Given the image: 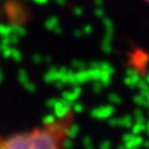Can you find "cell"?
<instances>
[{
    "instance_id": "d4e9b609",
    "label": "cell",
    "mask_w": 149,
    "mask_h": 149,
    "mask_svg": "<svg viewBox=\"0 0 149 149\" xmlns=\"http://www.w3.org/2000/svg\"><path fill=\"white\" fill-rule=\"evenodd\" d=\"M147 82H148V85H149V74H148V76H147V80H146Z\"/></svg>"
},
{
    "instance_id": "52a82bcc",
    "label": "cell",
    "mask_w": 149,
    "mask_h": 149,
    "mask_svg": "<svg viewBox=\"0 0 149 149\" xmlns=\"http://www.w3.org/2000/svg\"><path fill=\"white\" fill-rule=\"evenodd\" d=\"M17 78H19V82L22 83L24 85V87L27 85V83H30V78H29V74H27V72L25 71V70H20L17 73Z\"/></svg>"
},
{
    "instance_id": "5b68a950",
    "label": "cell",
    "mask_w": 149,
    "mask_h": 149,
    "mask_svg": "<svg viewBox=\"0 0 149 149\" xmlns=\"http://www.w3.org/2000/svg\"><path fill=\"white\" fill-rule=\"evenodd\" d=\"M80 95H81V88L78 87V86H76L71 91L63 92L62 93V100L68 102V103H72V102H74V101L78 98V97H80Z\"/></svg>"
},
{
    "instance_id": "4fadbf2b",
    "label": "cell",
    "mask_w": 149,
    "mask_h": 149,
    "mask_svg": "<svg viewBox=\"0 0 149 149\" xmlns=\"http://www.w3.org/2000/svg\"><path fill=\"white\" fill-rule=\"evenodd\" d=\"M108 98L109 101L112 102V103H116V104H118L122 102V98H120V96H118L117 93H109L108 95Z\"/></svg>"
},
{
    "instance_id": "30bf717a",
    "label": "cell",
    "mask_w": 149,
    "mask_h": 149,
    "mask_svg": "<svg viewBox=\"0 0 149 149\" xmlns=\"http://www.w3.org/2000/svg\"><path fill=\"white\" fill-rule=\"evenodd\" d=\"M134 102H136L137 104H139L141 107H146L147 108V98H146V96H143V95H137V96H134Z\"/></svg>"
},
{
    "instance_id": "9c48e42d",
    "label": "cell",
    "mask_w": 149,
    "mask_h": 149,
    "mask_svg": "<svg viewBox=\"0 0 149 149\" xmlns=\"http://www.w3.org/2000/svg\"><path fill=\"white\" fill-rule=\"evenodd\" d=\"M103 25H104V29H106V32L108 35H113V30H114V24L111 19H106L103 17Z\"/></svg>"
},
{
    "instance_id": "8fae6325",
    "label": "cell",
    "mask_w": 149,
    "mask_h": 149,
    "mask_svg": "<svg viewBox=\"0 0 149 149\" xmlns=\"http://www.w3.org/2000/svg\"><path fill=\"white\" fill-rule=\"evenodd\" d=\"M72 67L76 70V71H82V70H86V65H85V62H82V61L74 60V61L72 62Z\"/></svg>"
},
{
    "instance_id": "ffe728a7",
    "label": "cell",
    "mask_w": 149,
    "mask_h": 149,
    "mask_svg": "<svg viewBox=\"0 0 149 149\" xmlns=\"http://www.w3.org/2000/svg\"><path fill=\"white\" fill-rule=\"evenodd\" d=\"M32 60H34V62H35V63H40L41 61H42V56L36 54V55L32 56Z\"/></svg>"
},
{
    "instance_id": "ba28073f",
    "label": "cell",
    "mask_w": 149,
    "mask_h": 149,
    "mask_svg": "<svg viewBox=\"0 0 149 149\" xmlns=\"http://www.w3.org/2000/svg\"><path fill=\"white\" fill-rule=\"evenodd\" d=\"M137 88L139 90V92H141V95H143V96H147L149 93V85L146 80L139 81V83L137 85Z\"/></svg>"
},
{
    "instance_id": "3957f363",
    "label": "cell",
    "mask_w": 149,
    "mask_h": 149,
    "mask_svg": "<svg viewBox=\"0 0 149 149\" xmlns=\"http://www.w3.org/2000/svg\"><path fill=\"white\" fill-rule=\"evenodd\" d=\"M141 81V77H139V73L136 70H127L125 72V77H124V83L130 88L137 87V85Z\"/></svg>"
},
{
    "instance_id": "8992f818",
    "label": "cell",
    "mask_w": 149,
    "mask_h": 149,
    "mask_svg": "<svg viewBox=\"0 0 149 149\" xmlns=\"http://www.w3.org/2000/svg\"><path fill=\"white\" fill-rule=\"evenodd\" d=\"M45 26H46V29L50 30V31H57L58 32V29L61 30V27L58 25V19L56 16L49 17L47 20L45 21Z\"/></svg>"
},
{
    "instance_id": "7a4b0ae2",
    "label": "cell",
    "mask_w": 149,
    "mask_h": 149,
    "mask_svg": "<svg viewBox=\"0 0 149 149\" xmlns=\"http://www.w3.org/2000/svg\"><path fill=\"white\" fill-rule=\"evenodd\" d=\"M54 112H55V117L57 119H61V118H65L71 113V103L68 102L63 101L62 98L61 100H57V102L55 103L54 106Z\"/></svg>"
},
{
    "instance_id": "9a60e30c",
    "label": "cell",
    "mask_w": 149,
    "mask_h": 149,
    "mask_svg": "<svg viewBox=\"0 0 149 149\" xmlns=\"http://www.w3.org/2000/svg\"><path fill=\"white\" fill-rule=\"evenodd\" d=\"M103 85L100 82V81H96L95 83H93V91H95L96 93H98V92H101L102 90H103Z\"/></svg>"
},
{
    "instance_id": "7c38bea8",
    "label": "cell",
    "mask_w": 149,
    "mask_h": 149,
    "mask_svg": "<svg viewBox=\"0 0 149 149\" xmlns=\"http://www.w3.org/2000/svg\"><path fill=\"white\" fill-rule=\"evenodd\" d=\"M11 58L14 60V61H16V62L21 61L22 55H21V52H20V50H17V49H13V51H11Z\"/></svg>"
},
{
    "instance_id": "ac0fdd59",
    "label": "cell",
    "mask_w": 149,
    "mask_h": 149,
    "mask_svg": "<svg viewBox=\"0 0 149 149\" xmlns=\"http://www.w3.org/2000/svg\"><path fill=\"white\" fill-rule=\"evenodd\" d=\"M95 14H96V16H98V17H104V10H103V8H97Z\"/></svg>"
},
{
    "instance_id": "e0dca14e",
    "label": "cell",
    "mask_w": 149,
    "mask_h": 149,
    "mask_svg": "<svg viewBox=\"0 0 149 149\" xmlns=\"http://www.w3.org/2000/svg\"><path fill=\"white\" fill-rule=\"evenodd\" d=\"M71 109H73L74 112H82L83 111V104H81V103H74L71 107Z\"/></svg>"
},
{
    "instance_id": "277c9868",
    "label": "cell",
    "mask_w": 149,
    "mask_h": 149,
    "mask_svg": "<svg viewBox=\"0 0 149 149\" xmlns=\"http://www.w3.org/2000/svg\"><path fill=\"white\" fill-rule=\"evenodd\" d=\"M113 107L112 106H102V107H97V108H95L92 112H91V114H92V117H95V118H108L109 116L113 113Z\"/></svg>"
},
{
    "instance_id": "cb8c5ba5",
    "label": "cell",
    "mask_w": 149,
    "mask_h": 149,
    "mask_svg": "<svg viewBox=\"0 0 149 149\" xmlns=\"http://www.w3.org/2000/svg\"><path fill=\"white\" fill-rule=\"evenodd\" d=\"M96 4L97 5H102V4H103V0H96Z\"/></svg>"
},
{
    "instance_id": "2e32d148",
    "label": "cell",
    "mask_w": 149,
    "mask_h": 149,
    "mask_svg": "<svg viewBox=\"0 0 149 149\" xmlns=\"http://www.w3.org/2000/svg\"><path fill=\"white\" fill-rule=\"evenodd\" d=\"M134 116H136V118H137V120H138V122H143V118H144V116H143V112L141 111V109H137L136 111V114H134Z\"/></svg>"
},
{
    "instance_id": "5bb4252c",
    "label": "cell",
    "mask_w": 149,
    "mask_h": 149,
    "mask_svg": "<svg viewBox=\"0 0 149 149\" xmlns=\"http://www.w3.org/2000/svg\"><path fill=\"white\" fill-rule=\"evenodd\" d=\"M11 51H13V47L11 46H3V55L4 57H11Z\"/></svg>"
},
{
    "instance_id": "d6986e66",
    "label": "cell",
    "mask_w": 149,
    "mask_h": 149,
    "mask_svg": "<svg viewBox=\"0 0 149 149\" xmlns=\"http://www.w3.org/2000/svg\"><path fill=\"white\" fill-rule=\"evenodd\" d=\"M81 30H82V34H91V32H92V26L91 25H86Z\"/></svg>"
},
{
    "instance_id": "6da1fadb",
    "label": "cell",
    "mask_w": 149,
    "mask_h": 149,
    "mask_svg": "<svg viewBox=\"0 0 149 149\" xmlns=\"http://www.w3.org/2000/svg\"><path fill=\"white\" fill-rule=\"evenodd\" d=\"M72 123V113H70L52 124L0 138V149H63L67 129Z\"/></svg>"
},
{
    "instance_id": "7402d4cb",
    "label": "cell",
    "mask_w": 149,
    "mask_h": 149,
    "mask_svg": "<svg viewBox=\"0 0 149 149\" xmlns=\"http://www.w3.org/2000/svg\"><path fill=\"white\" fill-rule=\"evenodd\" d=\"M74 13H76L77 14V15H82V9L81 8H76V9H74Z\"/></svg>"
},
{
    "instance_id": "603a6c76",
    "label": "cell",
    "mask_w": 149,
    "mask_h": 149,
    "mask_svg": "<svg viewBox=\"0 0 149 149\" xmlns=\"http://www.w3.org/2000/svg\"><path fill=\"white\" fill-rule=\"evenodd\" d=\"M34 1L36 3V4H46L49 1V0H34Z\"/></svg>"
},
{
    "instance_id": "484cf974",
    "label": "cell",
    "mask_w": 149,
    "mask_h": 149,
    "mask_svg": "<svg viewBox=\"0 0 149 149\" xmlns=\"http://www.w3.org/2000/svg\"><path fill=\"white\" fill-rule=\"evenodd\" d=\"M144 1H147V3H149V0H144Z\"/></svg>"
},
{
    "instance_id": "44dd1931",
    "label": "cell",
    "mask_w": 149,
    "mask_h": 149,
    "mask_svg": "<svg viewBox=\"0 0 149 149\" xmlns=\"http://www.w3.org/2000/svg\"><path fill=\"white\" fill-rule=\"evenodd\" d=\"M55 1L58 5H66V0H55Z\"/></svg>"
}]
</instances>
